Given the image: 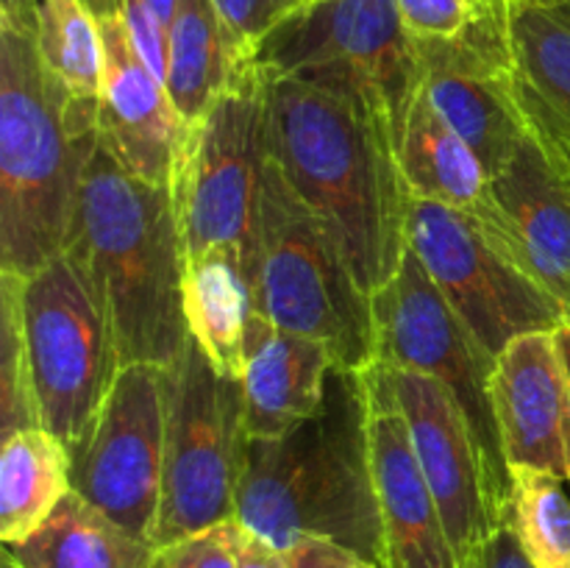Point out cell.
<instances>
[{
	"mask_svg": "<svg viewBox=\"0 0 570 568\" xmlns=\"http://www.w3.org/2000/svg\"><path fill=\"white\" fill-rule=\"evenodd\" d=\"M148 568H237L234 518L173 543L154 546Z\"/></svg>",
	"mask_w": 570,
	"mask_h": 568,
	"instance_id": "cell-30",
	"label": "cell"
},
{
	"mask_svg": "<svg viewBox=\"0 0 570 568\" xmlns=\"http://www.w3.org/2000/svg\"><path fill=\"white\" fill-rule=\"evenodd\" d=\"M510 6H538V9H560V6H568L570 0H504Z\"/></svg>",
	"mask_w": 570,
	"mask_h": 568,
	"instance_id": "cell-38",
	"label": "cell"
},
{
	"mask_svg": "<svg viewBox=\"0 0 570 568\" xmlns=\"http://www.w3.org/2000/svg\"><path fill=\"white\" fill-rule=\"evenodd\" d=\"M301 0H215L217 11L237 39L254 48L273 26L284 20Z\"/></svg>",
	"mask_w": 570,
	"mask_h": 568,
	"instance_id": "cell-31",
	"label": "cell"
},
{
	"mask_svg": "<svg viewBox=\"0 0 570 568\" xmlns=\"http://www.w3.org/2000/svg\"><path fill=\"white\" fill-rule=\"evenodd\" d=\"M510 521L538 568H570V479L512 468Z\"/></svg>",
	"mask_w": 570,
	"mask_h": 568,
	"instance_id": "cell-27",
	"label": "cell"
},
{
	"mask_svg": "<svg viewBox=\"0 0 570 568\" xmlns=\"http://www.w3.org/2000/svg\"><path fill=\"white\" fill-rule=\"evenodd\" d=\"M373 321H376V362L393 371L426 373L443 382L460 401L482 449L495 499L510 516L512 477L501 449L493 393H490L495 360L451 310L412 248H406L404 262L387 287L373 295Z\"/></svg>",
	"mask_w": 570,
	"mask_h": 568,
	"instance_id": "cell-11",
	"label": "cell"
},
{
	"mask_svg": "<svg viewBox=\"0 0 570 568\" xmlns=\"http://www.w3.org/2000/svg\"><path fill=\"white\" fill-rule=\"evenodd\" d=\"M557 11H562V14H566L568 20H570V3L568 6H560V9H557Z\"/></svg>",
	"mask_w": 570,
	"mask_h": 568,
	"instance_id": "cell-40",
	"label": "cell"
},
{
	"mask_svg": "<svg viewBox=\"0 0 570 568\" xmlns=\"http://www.w3.org/2000/svg\"><path fill=\"white\" fill-rule=\"evenodd\" d=\"M460 568H538L523 551L510 516L460 560Z\"/></svg>",
	"mask_w": 570,
	"mask_h": 568,
	"instance_id": "cell-32",
	"label": "cell"
},
{
	"mask_svg": "<svg viewBox=\"0 0 570 568\" xmlns=\"http://www.w3.org/2000/svg\"><path fill=\"white\" fill-rule=\"evenodd\" d=\"M248 53L250 48L228 28L215 0H178L167 37L165 87L187 126L228 87Z\"/></svg>",
	"mask_w": 570,
	"mask_h": 568,
	"instance_id": "cell-22",
	"label": "cell"
},
{
	"mask_svg": "<svg viewBox=\"0 0 570 568\" xmlns=\"http://www.w3.org/2000/svg\"><path fill=\"white\" fill-rule=\"evenodd\" d=\"M267 78V76H265ZM271 159L326 223L367 295L404 262L410 189L387 109L351 89L267 78Z\"/></svg>",
	"mask_w": 570,
	"mask_h": 568,
	"instance_id": "cell-1",
	"label": "cell"
},
{
	"mask_svg": "<svg viewBox=\"0 0 570 568\" xmlns=\"http://www.w3.org/2000/svg\"><path fill=\"white\" fill-rule=\"evenodd\" d=\"M267 78H301L351 89L387 109L401 137L423 87L417 42L395 0H301L250 48Z\"/></svg>",
	"mask_w": 570,
	"mask_h": 568,
	"instance_id": "cell-7",
	"label": "cell"
},
{
	"mask_svg": "<svg viewBox=\"0 0 570 568\" xmlns=\"http://www.w3.org/2000/svg\"><path fill=\"white\" fill-rule=\"evenodd\" d=\"M22 326L42 427L70 449L122 371L104 301L70 254L22 276Z\"/></svg>",
	"mask_w": 570,
	"mask_h": 568,
	"instance_id": "cell-9",
	"label": "cell"
},
{
	"mask_svg": "<svg viewBox=\"0 0 570 568\" xmlns=\"http://www.w3.org/2000/svg\"><path fill=\"white\" fill-rule=\"evenodd\" d=\"M554 337L557 345H560V354H562V365H566V376H568V390H570V317L562 323L560 329H554Z\"/></svg>",
	"mask_w": 570,
	"mask_h": 568,
	"instance_id": "cell-37",
	"label": "cell"
},
{
	"mask_svg": "<svg viewBox=\"0 0 570 568\" xmlns=\"http://www.w3.org/2000/svg\"><path fill=\"white\" fill-rule=\"evenodd\" d=\"M98 145V111L72 104L53 81L37 20H0V271L28 276L65 254Z\"/></svg>",
	"mask_w": 570,
	"mask_h": 568,
	"instance_id": "cell-4",
	"label": "cell"
},
{
	"mask_svg": "<svg viewBox=\"0 0 570 568\" xmlns=\"http://www.w3.org/2000/svg\"><path fill=\"white\" fill-rule=\"evenodd\" d=\"M367 443L384 532V568H460L438 499L426 482L410 427L382 362L365 368Z\"/></svg>",
	"mask_w": 570,
	"mask_h": 568,
	"instance_id": "cell-15",
	"label": "cell"
},
{
	"mask_svg": "<svg viewBox=\"0 0 570 568\" xmlns=\"http://www.w3.org/2000/svg\"><path fill=\"white\" fill-rule=\"evenodd\" d=\"M284 555H287L289 568H379L373 562L362 560L351 549H343V546L321 538L298 540Z\"/></svg>",
	"mask_w": 570,
	"mask_h": 568,
	"instance_id": "cell-34",
	"label": "cell"
},
{
	"mask_svg": "<svg viewBox=\"0 0 570 568\" xmlns=\"http://www.w3.org/2000/svg\"><path fill=\"white\" fill-rule=\"evenodd\" d=\"M248 440L243 382L189 337L170 365L165 484L150 543H173L237 516Z\"/></svg>",
	"mask_w": 570,
	"mask_h": 568,
	"instance_id": "cell-8",
	"label": "cell"
},
{
	"mask_svg": "<svg viewBox=\"0 0 570 568\" xmlns=\"http://www.w3.org/2000/svg\"><path fill=\"white\" fill-rule=\"evenodd\" d=\"M476 221L570 312V178L532 126L504 170L490 178Z\"/></svg>",
	"mask_w": 570,
	"mask_h": 568,
	"instance_id": "cell-16",
	"label": "cell"
},
{
	"mask_svg": "<svg viewBox=\"0 0 570 568\" xmlns=\"http://www.w3.org/2000/svg\"><path fill=\"white\" fill-rule=\"evenodd\" d=\"M3 555L17 568H148L154 546L70 493L37 535Z\"/></svg>",
	"mask_w": 570,
	"mask_h": 568,
	"instance_id": "cell-24",
	"label": "cell"
},
{
	"mask_svg": "<svg viewBox=\"0 0 570 568\" xmlns=\"http://www.w3.org/2000/svg\"><path fill=\"white\" fill-rule=\"evenodd\" d=\"M65 254L78 262L115 329L122 368L165 365L189 340L184 251L170 187L131 176L98 145L78 184Z\"/></svg>",
	"mask_w": 570,
	"mask_h": 568,
	"instance_id": "cell-3",
	"label": "cell"
},
{
	"mask_svg": "<svg viewBox=\"0 0 570 568\" xmlns=\"http://www.w3.org/2000/svg\"><path fill=\"white\" fill-rule=\"evenodd\" d=\"M39 0H0V20L28 22L37 20Z\"/></svg>",
	"mask_w": 570,
	"mask_h": 568,
	"instance_id": "cell-36",
	"label": "cell"
},
{
	"mask_svg": "<svg viewBox=\"0 0 570 568\" xmlns=\"http://www.w3.org/2000/svg\"><path fill=\"white\" fill-rule=\"evenodd\" d=\"M254 312V287L243 251L215 245L204 254L187 256L184 317L189 337L226 376H243L245 337Z\"/></svg>",
	"mask_w": 570,
	"mask_h": 568,
	"instance_id": "cell-20",
	"label": "cell"
},
{
	"mask_svg": "<svg viewBox=\"0 0 570 568\" xmlns=\"http://www.w3.org/2000/svg\"><path fill=\"white\" fill-rule=\"evenodd\" d=\"M104 78L98 100L100 145L131 176L170 187L173 165L187 123L173 106L165 81L150 72L128 37L122 9L100 11Z\"/></svg>",
	"mask_w": 570,
	"mask_h": 568,
	"instance_id": "cell-17",
	"label": "cell"
},
{
	"mask_svg": "<svg viewBox=\"0 0 570 568\" xmlns=\"http://www.w3.org/2000/svg\"><path fill=\"white\" fill-rule=\"evenodd\" d=\"M267 161V78L248 53L176 154L170 195L187 256L234 245L250 271Z\"/></svg>",
	"mask_w": 570,
	"mask_h": 568,
	"instance_id": "cell-6",
	"label": "cell"
},
{
	"mask_svg": "<svg viewBox=\"0 0 570 568\" xmlns=\"http://www.w3.org/2000/svg\"><path fill=\"white\" fill-rule=\"evenodd\" d=\"M495 423L507 466L570 479V390L554 332L512 340L495 356Z\"/></svg>",
	"mask_w": 570,
	"mask_h": 568,
	"instance_id": "cell-18",
	"label": "cell"
},
{
	"mask_svg": "<svg viewBox=\"0 0 570 568\" xmlns=\"http://www.w3.org/2000/svg\"><path fill=\"white\" fill-rule=\"evenodd\" d=\"M0 568H17V566H14V562H11V560H9V557H6V555H3V566H0Z\"/></svg>",
	"mask_w": 570,
	"mask_h": 568,
	"instance_id": "cell-39",
	"label": "cell"
},
{
	"mask_svg": "<svg viewBox=\"0 0 570 568\" xmlns=\"http://www.w3.org/2000/svg\"><path fill=\"white\" fill-rule=\"evenodd\" d=\"M72 493L70 449L45 427L3 438L0 451V540L17 546L45 527Z\"/></svg>",
	"mask_w": 570,
	"mask_h": 568,
	"instance_id": "cell-23",
	"label": "cell"
},
{
	"mask_svg": "<svg viewBox=\"0 0 570 568\" xmlns=\"http://www.w3.org/2000/svg\"><path fill=\"white\" fill-rule=\"evenodd\" d=\"M417 56L423 92L495 178L529 131L510 6L462 39L417 42Z\"/></svg>",
	"mask_w": 570,
	"mask_h": 568,
	"instance_id": "cell-13",
	"label": "cell"
},
{
	"mask_svg": "<svg viewBox=\"0 0 570 568\" xmlns=\"http://www.w3.org/2000/svg\"><path fill=\"white\" fill-rule=\"evenodd\" d=\"M37 48L42 65L76 106L98 111L104 39L83 0H39Z\"/></svg>",
	"mask_w": 570,
	"mask_h": 568,
	"instance_id": "cell-25",
	"label": "cell"
},
{
	"mask_svg": "<svg viewBox=\"0 0 570 568\" xmlns=\"http://www.w3.org/2000/svg\"><path fill=\"white\" fill-rule=\"evenodd\" d=\"M0 421L3 438L42 427L22 326V276L0 271Z\"/></svg>",
	"mask_w": 570,
	"mask_h": 568,
	"instance_id": "cell-28",
	"label": "cell"
},
{
	"mask_svg": "<svg viewBox=\"0 0 570 568\" xmlns=\"http://www.w3.org/2000/svg\"><path fill=\"white\" fill-rule=\"evenodd\" d=\"M167 404L170 368L126 365L89 432L70 445L72 493L145 543L165 484Z\"/></svg>",
	"mask_w": 570,
	"mask_h": 568,
	"instance_id": "cell-12",
	"label": "cell"
},
{
	"mask_svg": "<svg viewBox=\"0 0 570 568\" xmlns=\"http://www.w3.org/2000/svg\"><path fill=\"white\" fill-rule=\"evenodd\" d=\"M334 368L340 365L326 343L254 312L239 376L250 438H282L309 421L321 410Z\"/></svg>",
	"mask_w": 570,
	"mask_h": 568,
	"instance_id": "cell-19",
	"label": "cell"
},
{
	"mask_svg": "<svg viewBox=\"0 0 570 568\" xmlns=\"http://www.w3.org/2000/svg\"><path fill=\"white\" fill-rule=\"evenodd\" d=\"M521 106L523 111H527L529 126H532L534 134L543 139L549 154L554 156L557 165H560L562 173L570 178V128L549 109V106L543 104V100L538 98V95L532 92V89L527 87V84H523V78H521Z\"/></svg>",
	"mask_w": 570,
	"mask_h": 568,
	"instance_id": "cell-33",
	"label": "cell"
},
{
	"mask_svg": "<svg viewBox=\"0 0 570 568\" xmlns=\"http://www.w3.org/2000/svg\"><path fill=\"white\" fill-rule=\"evenodd\" d=\"M399 161L412 198L434 200L473 217L488 206V170L471 145L434 109L423 87L404 117Z\"/></svg>",
	"mask_w": 570,
	"mask_h": 568,
	"instance_id": "cell-21",
	"label": "cell"
},
{
	"mask_svg": "<svg viewBox=\"0 0 570 568\" xmlns=\"http://www.w3.org/2000/svg\"><path fill=\"white\" fill-rule=\"evenodd\" d=\"M510 33L523 84L570 128V20L557 9L510 6Z\"/></svg>",
	"mask_w": 570,
	"mask_h": 568,
	"instance_id": "cell-26",
	"label": "cell"
},
{
	"mask_svg": "<svg viewBox=\"0 0 570 568\" xmlns=\"http://www.w3.org/2000/svg\"><path fill=\"white\" fill-rule=\"evenodd\" d=\"M254 239L256 312L287 332L326 343L340 368H371L376 362L373 298L360 287L326 223L298 198L273 159Z\"/></svg>",
	"mask_w": 570,
	"mask_h": 568,
	"instance_id": "cell-5",
	"label": "cell"
},
{
	"mask_svg": "<svg viewBox=\"0 0 570 568\" xmlns=\"http://www.w3.org/2000/svg\"><path fill=\"white\" fill-rule=\"evenodd\" d=\"M404 28L417 42H451L504 11V0H395Z\"/></svg>",
	"mask_w": 570,
	"mask_h": 568,
	"instance_id": "cell-29",
	"label": "cell"
},
{
	"mask_svg": "<svg viewBox=\"0 0 570 568\" xmlns=\"http://www.w3.org/2000/svg\"><path fill=\"white\" fill-rule=\"evenodd\" d=\"M234 549H237V568H289L282 549L245 529L237 518H234Z\"/></svg>",
	"mask_w": 570,
	"mask_h": 568,
	"instance_id": "cell-35",
	"label": "cell"
},
{
	"mask_svg": "<svg viewBox=\"0 0 570 568\" xmlns=\"http://www.w3.org/2000/svg\"><path fill=\"white\" fill-rule=\"evenodd\" d=\"M234 518L282 551L321 538L384 568L360 371L334 368L321 410L293 432L248 440Z\"/></svg>",
	"mask_w": 570,
	"mask_h": 568,
	"instance_id": "cell-2",
	"label": "cell"
},
{
	"mask_svg": "<svg viewBox=\"0 0 570 568\" xmlns=\"http://www.w3.org/2000/svg\"><path fill=\"white\" fill-rule=\"evenodd\" d=\"M406 243L493 360L521 334L554 332L570 317L468 212L410 198Z\"/></svg>",
	"mask_w": 570,
	"mask_h": 568,
	"instance_id": "cell-10",
	"label": "cell"
},
{
	"mask_svg": "<svg viewBox=\"0 0 570 568\" xmlns=\"http://www.w3.org/2000/svg\"><path fill=\"white\" fill-rule=\"evenodd\" d=\"M387 368V365H384ZM395 395L412 445L438 499L456 562L507 518L465 410L449 388L426 373L393 371Z\"/></svg>",
	"mask_w": 570,
	"mask_h": 568,
	"instance_id": "cell-14",
	"label": "cell"
}]
</instances>
